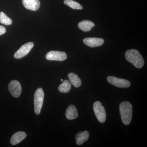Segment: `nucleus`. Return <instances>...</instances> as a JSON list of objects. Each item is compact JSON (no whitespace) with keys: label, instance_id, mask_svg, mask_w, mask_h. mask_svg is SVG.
<instances>
[{"label":"nucleus","instance_id":"nucleus-1","mask_svg":"<svg viewBox=\"0 0 147 147\" xmlns=\"http://www.w3.org/2000/svg\"><path fill=\"white\" fill-rule=\"evenodd\" d=\"M127 60L137 68H141L144 65V61L139 51L134 49L127 50L125 54Z\"/></svg>","mask_w":147,"mask_h":147},{"label":"nucleus","instance_id":"nucleus-2","mask_svg":"<svg viewBox=\"0 0 147 147\" xmlns=\"http://www.w3.org/2000/svg\"><path fill=\"white\" fill-rule=\"evenodd\" d=\"M119 111L123 123L125 125H128L132 118V105L128 101H123L120 104Z\"/></svg>","mask_w":147,"mask_h":147},{"label":"nucleus","instance_id":"nucleus-3","mask_svg":"<svg viewBox=\"0 0 147 147\" xmlns=\"http://www.w3.org/2000/svg\"><path fill=\"white\" fill-rule=\"evenodd\" d=\"M44 93L41 88H38L35 92L34 95V110L36 114L38 115L40 114L43 105Z\"/></svg>","mask_w":147,"mask_h":147},{"label":"nucleus","instance_id":"nucleus-4","mask_svg":"<svg viewBox=\"0 0 147 147\" xmlns=\"http://www.w3.org/2000/svg\"><path fill=\"white\" fill-rule=\"evenodd\" d=\"M94 111L97 119L100 122L103 123L106 120V112L105 108L100 101H96L93 105Z\"/></svg>","mask_w":147,"mask_h":147},{"label":"nucleus","instance_id":"nucleus-5","mask_svg":"<svg viewBox=\"0 0 147 147\" xmlns=\"http://www.w3.org/2000/svg\"><path fill=\"white\" fill-rule=\"evenodd\" d=\"M34 46V44L32 42H28L22 45L15 53L14 57L17 59L24 57L30 52Z\"/></svg>","mask_w":147,"mask_h":147},{"label":"nucleus","instance_id":"nucleus-6","mask_svg":"<svg viewBox=\"0 0 147 147\" xmlns=\"http://www.w3.org/2000/svg\"><path fill=\"white\" fill-rule=\"evenodd\" d=\"M107 81L110 84L120 88H127L130 86V82L126 79H120L113 76H109Z\"/></svg>","mask_w":147,"mask_h":147},{"label":"nucleus","instance_id":"nucleus-7","mask_svg":"<svg viewBox=\"0 0 147 147\" xmlns=\"http://www.w3.org/2000/svg\"><path fill=\"white\" fill-rule=\"evenodd\" d=\"M67 55L65 52L58 51H51L46 54V59L49 61H62L66 59Z\"/></svg>","mask_w":147,"mask_h":147},{"label":"nucleus","instance_id":"nucleus-8","mask_svg":"<svg viewBox=\"0 0 147 147\" xmlns=\"http://www.w3.org/2000/svg\"><path fill=\"white\" fill-rule=\"evenodd\" d=\"M8 89L13 97L18 98L21 95L22 88L20 83L16 80H13L9 83Z\"/></svg>","mask_w":147,"mask_h":147},{"label":"nucleus","instance_id":"nucleus-9","mask_svg":"<svg viewBox=\"0 0 147 147\" xmlns=\"http://www.w3.org/2000/svg\"><path fill=\"white\" fill-rule=\"evenodd\" d=\"M104 42V40L99 38H86L83 40V42L85 45L91 47L101 46Z\"/></svg>","mask_w":147,"mask_h":147},{"label":"nucleus","instance_id":"nucleus-10","mask_svg":"<svg viewBox=\"0 0 147 147\" xmlns=\"http://www.w3.org/2000/svg\"><path fill=\"white\" fill-rule=\"evenodd\" d=\"M22 3L25 8L33 11L37 10L40 4L39 0H22Z\"/></svg>","mask_w":147,"mask_h":147},{"label":"nucleus","instance_id":"nucleus-11","mask_svg":"<svg viewBox=\"0 0 147 147\" xmlns=\"http://www.w3.org/2000/svg\"><path fill=\"white\" fill-rule=\"evenodd\" d=\"M26 136V134L24 131H20L16 132L12 135L11 138V144L12 145L18 144L24 140Z\"/></svg>","mask_w":147,"mask_h":147},{"label":"nucleus","instance_id":"nucleus-12","mask_svg":"<svg viewBox=\"0 0 147 147\" xmlns=\"http://www.w3.org/2000/svg\"><path fill=\"white\" fill-rule=\"evenodd\" d=\"M66 117L67 119L73 120L78 117L76 108L74 105H70L68 106L65 112Z\"/></svg>","mask_w":147,"mask_h":147},{"label":"nucleus","instance_id":"nucleus-13","mask_svg":"<svg viewBox=\"0 0 147 147\" xmlns=\"http://www.w3.org/2000/svg\"><path fill=\"white\" fill-rule=\"evenodd\" d=\"M89 133L88 131H80L76 134L75 140L76 144L78 145H81L84 144L88 139Z\"/></svg>","mask_w":147,"mask_h":147},{"label":"nucleus","instance_id":"nucleus-14","mask_svg":"<svg viewBox=\"0 0 147 147\" xmlns=\"http://www.w3.org/2000/svg\"><path fill=\"white\" fill-rule=\"evenodd\" d=\"M94 26L95 24L93 22L88 20L82 21L79 22L78 25L79 28L84 32L90 31Z\"/></svg>","mask_w":147,"mask_h":147},{"label":"nucleus","instance_id":"nucleus-15","mask_svg":"<svg viewBox=\"0 0 147 147\" xmlns=\"http://www.w3.org/2000/svg\"><path fill=\"white\" fill-rule=\"evenodd\" d=\"M68 77L71 84L75 88H78L81 86L82 82L79 76L76 74L71 72L68 74Z\"/></svg>","mask_w":147,"mask_h":147},{"label":"nucleus","instance_id":"nucleus-16","mask_svg":"<svg viewBox=\"0 0 147 147\" xmlns=\"http://www.w3.org/2000/svg\"><path fill=\"white\" fill-rule=\"evenodd\" d=\"M71 88V83L68 80H65L59 86L58 90L61 92L67 93L70 91Z\"/></svg>","mask_w":147,"mask_h":147},{"label":"nucleus","instance_id":"nucleus-17","mask_svg":"<svg viewBox=\"0 0 147 147\" xmlns=\"http://www.w3.org/2000/svg\"><path fill=\"white\" fill-rule=\"evenodd\" d=\"M64 3L74 9H82V6L73 0H65Z\"/></svg>","mask_w":147,"mask_h":147},{"label":"nucleus","instance_id":"nucleus-18","mask_svg":"<svg viewBox=\"0 0 147 147\" xmlns=\"http://www.w3.org/2000/svg\"><path fill=\"white\" fill-rule=\"evenodd\" d=\"M0 23L5 26H9L12 24V21L3 12L1 11L0 12Z\"/></svg>","mask_w":147,"mask_h":147},{"label":"nucleus","instance_id":"nucleus-19","mask_svg":"<svg viewBox=\"0 0 147 147\" xmlns=\"http://www.w3.org/2000/svg\"><path fill=\"white\" fill-rule=\"evenodd\" d=\"M6 32V29L4 27L0 26V36L4 34Z\"/></svg>","mask_w":147,"mask_h":147},{"label":"nucleus","instance_id":"nucleus-20","mask_svg":"<svg viewBox=\"0 0 147 147\" xmlns=\"http://www.w3.org/2000/svg\"><path fill=\"white\" fill-rule=\"evenodd\" d=\"M61 82H63V80L62 79H61Z\"/></svg>","mask_w":147,"mask_h":147}]
</instances>
